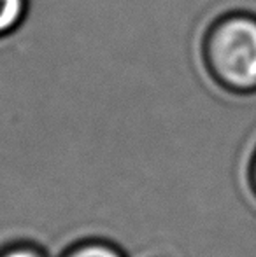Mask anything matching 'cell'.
<instances>
[{"mask_svg": "<svg viewBox=\"0 0 256 257\" xmlns=\"http://www.w3.org/2000/svg\"><path fill=\"white\" fill-rule=\"evenodd\" d=\"M200 63L221 91L235 96L256 93V14L226 11L209 21L200 39Z\"/></svg>", "mask_w": 256, "mask_h": 257, "instance_id": "6da1fadb", "label": "cell"}, {"mask_svg": "<svg viewBox=\"0 0 256 257\" xmlns=\"http://www.w3.org/2000/svg\"><path fill=\"white\" fill-rule=\"evenodd\" d=\"M56 257H130L120 243L106 236H82L70 241Z\"/></svg>", "mask_w": 256, "mask_h": 257, "instance_id": "7a4b0ae2", "label": "cell"}, {"mask_svg": "<svg viewBox=\"0 0 256 257\" xmlns=\"http://www.w3.org/2000/svg\"><path fill=\"white\" fill-rule=\"evenodd\" d=\"M30 0H0V41L16 34L27 21Z\"/></svg>", "mask_w": 256, "mask_h": 257, "instance_id": "3957f363", "label": "cell"}, {"mask_svg": "<svg viewBox=\"0 0 256 257\" xmlns=\"http://www.w3.org/2000/svg\"><path fill=\"white\" fill-rule=\"evenodd\" d=\"M0 257H53L42 243L28 238H18L0 245Z\"/></svg>", "mask_w": 256, "mask_h": 257, "instance_id": "277c9868", "label": "cell"}, {"mask_svg": "<svg viewBox=\"0 0 256 257\" xmlns=\"http://www.w3.org/2000/svg\"><path fill=\"white\" fill-rule=\"evenodd\" d=\"M246 184L249 193L253 194V198L256 200V146L253 147L246 163Z\"/></svg>", "mask_w": 256, "mask_h": 257, "instance_id": "5b68a950", "label": "cell"}]
</instances>
